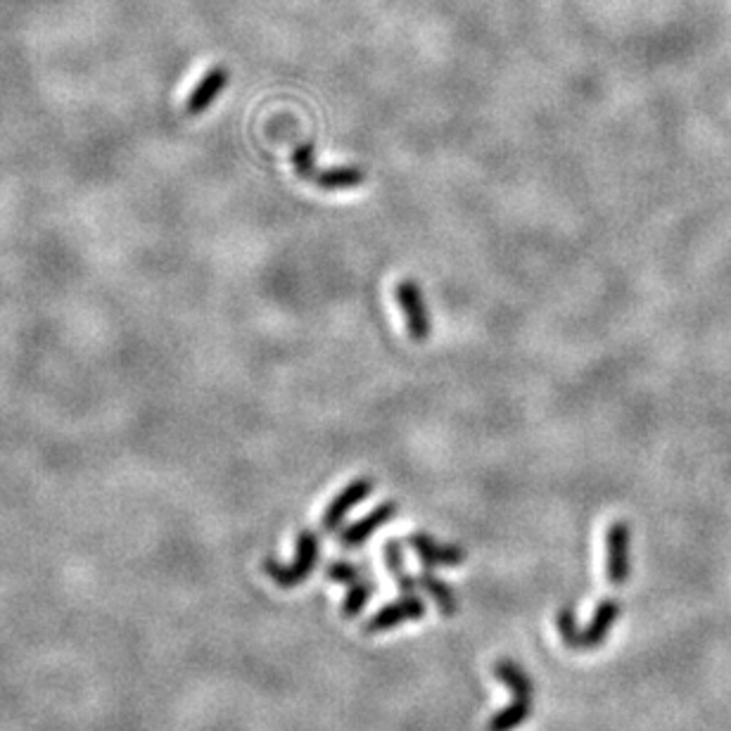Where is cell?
I'll use <instances>...</instances> for the list:
<instances>
[{"label":"cell","instance_id":"cell-1","mask_svg":"<svg viewBox=\"0 0 731 731\" xmlns=\"http://www.w3.org/2000/svg\"><path fill=\"white\" fill-rule=\"evenodd\" d=\"M620 601L606 599L596 606V613L591 622L584 629L577 627L575 613L572 608L565 606L561 613H558L556 625H558V634H561L563 644L570 648V651H591V648H599L603 641H606L610 627L615 625L620 618Z\"/></svg>","mask_w":731,"mask_h":731},{"label":"cell","instance_id":"cell-14","mask_svg":"<svg viewBox=\"0 0 731 731\" xmlns=\"http://www.w3.org/2000/svg\"><path fill=\"white\" fill-rule=\"evenodd\" d=\"M385 563L394 575V580H397L399 589H402V594H413V591L418 589V580H411V577L404 572L402 544H399V542H387L385 544Z\"/></svg>","mask_w":731,"mask_h":731},{"label":"cell","instance_id":"cell-7","mask_svg":"<svg viewBox=\"0 0 731 731\" xmlns=\"http://www.w3.org/2000/svg\"><path fill=\"white\" fill-rule=\"evenodd\" d=\"M411 549L416 551V556L421 558V563L425 568H449V565H461L466 561V551L459 549L454 544H440L435 542L430 535L425 532H416L409 539Z\"/></svg>","mask_w":731,"mask_h":731},{"label":"cell","instance_id":"cell-13","mask_svg":"<svg viewBox=\"0 0 731 731\" xmlns=\"http://www.w3.org/2000/svg\"><path fill=\"white\" fill-rule=\"evenodd\" d=\"M418 587H423L425 594L437 601V608H440L442 615H454L456 608H459V601H456L454 591H451L447 582H442L440 577L432 575V568L423 570V575L418 577Z\"/></svg>","mask_w":731,"mask_h":731},{"label":"cell","instance_id":"cell-5","mask_svg":"<svg viewBox=\"0 0 731 731\" xmlns=\"http://www.w3.org/2000/svg\"><path fill=\"white\" fill-rule=\"evenodd\" d=\"M606 577L620 587L629 577V525L615 520L606 535Z\"/></svg>","mask_w":731,"mask_h":731},{"label":"cell","instance_id":"cell-2","mask_svg":"<svg viewBox=\"0 0 731 731\" xmlns=\"http://www.w3.org/2000/svg\"><path fill=\"white\" fill-rule=\"evenodd\" d=\"M316 563H319V537H316L311 530H302L300 535H297L295 563L281 565L278 561H273V558H266L264 572L278 584V587L290 589L307 580L311 572H314Z\"/></svg>","mask_w":731,"mask_h":731},{"label":"cell","instance_id":"cell-10","mask_svg":"<svg viewBox=\"0 0 731 731\" xmlns=\"http://www.w3.org/2000/svg\"><path fill=\"white\" fill-rule=\"evenodd\" d=\"M494 675L511 689L513 698H535V684H532L530 675L513 660H499L494 665Z\"/></svg>","mask_w":731,"mask_h":731},{"label":"cell","instance_id":"cell-17","mask_svg":"<svg viewBox=\"0 0 731 731\" xmlns=\"http://www.w3.org/2000/svg\"><path fill=\"white\" fill-rule=\"evenodd\" d=\"M326 575H328V580L342 582V584H347V587H354V584L364 582V572H361L359 565H352L345 561H338V563L330 565Z\"/></svg>","mask_w":731,"mask_h":731},{"label":"cell","instance_id":"cell-11","mask_svg":"<svg viewBox=\"0 0 731 731\" xmlns=\"http://www.w3.org/2000/svg\"><path fill=\"white\" fill-rule=\"evenodd\" d=\"M366 181V174L359 167H333L316 171L314 183L323 190H347L357 188Z\"/></svg>","mask_w":731,"mask_h":731},{"label":"cell","instance_id":"cell-6","mask_svg":"<svg viewBox=\"0 0 731 731\" xmlns=\"http://www.w3.org/2000/svg\"><path fill=\"white\" fill-rule=\"evenodd\" d=\"M373 489H375V482L371 478H357L354 482H349L338 497L330 501L326 511H323V518H321L323 530L326 532L338 530V527L342 525V520L349 516V511H352L354 506H359L366 497H371Z\"/></svg>","mask_w":731,"mask_h":731},{"label":"cell","instance_id":"cell-12","mask_svg":"<svg viewBox=\"0 0 731 731\" xmlns=\"http://www.w3.org/2000/svg\"><path fill=\"white\" fill-rule=\"evenodd\" d=\"M532 715V698H513L508 708L499 710L487 724V731H516Z\"/></svg>","mask_w":731,"mask_h":731},{"label":"cell","instance_id":"cell-3","mask_svg":"<svg viewBox=\"0 0 731 731\" xmlns=\"http://www.w3.org/2000/svg\"><path fill=\"white\" fill-rule=\"evenodd\" d=\"M397 302L399 309H402L406 330L416 342H423L430 338V311L428 304H425V297L421 288H418L416 281L411 278H404V281L397 283Z\"/></svg>","mask_w":731,"mask_h":731},{"label":"cell","instance_id":"cell-8","mask_svg":"<svg viewBox=\"0 0 731 731\" xmlns=\"http://www.w3.org/2000/svg\"><path fill=\"white\" fill-rule=\"evenodd\" d=\"M399 506L397 501H387V504H380L378 508H373L368 516H364L359 520V523L349 525L345 532L340 535V544L345 546V549H354V546H361L366 542L368 537L373 535L375 530H380V527L390 523V520L397 516Z\"/></svg>","mask_w":731,"mask_h":731},{"label":"cell","instance_id":"cell-16","mask_svg":"<svg viewBox=\"0 0 731 731\" xmlns=\"http://www.w3.org/2000/svg\"><path fill=\"white\" fill-rule=\"evenodd\" d=\"M292 167H295V174L304 181H314L316 176V160H314V145L304 143L297 145L295 152H292Z\"/></svg>","mask_w":731,"mask_h":731},{"label":"cell","instance_id":"cell-15","mask_svg":"<svg viewBox=\"0 0 731 731\" xmlns=\"http://www.w3.org/2000/svg\"><path fill=\"white\" fill-rule=\"evenodd\" d=\"M373 589H375V584L366 582V580L354 584V587H349L345 601H342V615H345V618H357L361 610L366 608V603L371 601Z\"/></svg>","mask_w":731,"mask_h":731},{"label":"cell","instance_id":"cell-9","mask_svg":"<svg viewBox=\"0 0 731 731\" xmlns=\"http://www.w3.org/2000/svg\"><path fill=\"white\" fill-rule=\"evenodd\" d=\"M228 86V69L226 67H212L209 72L202 76V81L197 84L193 91H190L188 100H186V112L188 114H202L207 107H212V103L224 93V88Z\"/></svg>","mask_w":731,"mask_h":731},{"label":"cell","instance_id":"cell-4","mask_svg":"<svg viewBox=\"0 0 731 731\" xmlns=\"http://www.w3.org/2000/svg\"><path fill=\"white\" fill-rule=\"evenodd\" d=\"M425 615V603L413 594H404L402 599L387 603L373 615L371 620L364 625L366 634H380L387 632V629H394L404 622H413V620H421Z\"/></svg>","mask_w":731,"mask_h":731}]
</instances>
